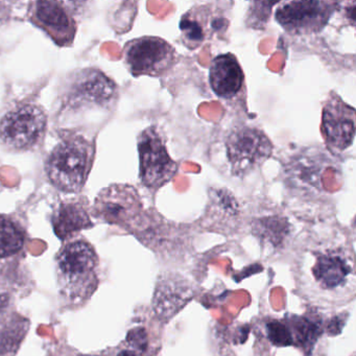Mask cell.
Listing matches in <instances>:
<instances>
[{
  "label": "cell",
  "instance_id": "obj_16",
  "mask_svg": "<svg viewBox=\"0 0 356 356\" xmlns=\"http://www.w3.org/2000/svg\"><path fill=\"white\" fill-rule=\"evenodd\" d=\"M24 234L9 218L0 216V257L17 253L24 245Z\"/></svg>",
  "mask_w": 356,
  "mask_h": 356
},
{
  "label": "cell",
  "instance_id": "obj_6",
  "mask_svg": "<svg viewBox=\"0 0 356 356\" xmlns=\"http://www.w3.org/2000/svg\"><path fill=\"white\" fill-rule=\"evenodd\" d=\"M47 115L38 106L26 104L14 108L0 120V139L14 149L34 147L44 134Z\"/></svg>",
  "mask_w": 356,
  "mask_h": 356
},
{
  "label": "cell",
  "instance_id": "obj_1",
  "mask_svg": "<svg viewBox=\"0 0 356 356\" xmlns=\"http://www.w3.org/2000/svg\"><path fill=\"white\" fill-rule=\"evenodd\" d=\"M92 145L81 136H70L51 152L47 172L54 186L65 193H76L86 183L93 162Z\"/></svg>",
  "mask_w": 356,
  "mask_h": 356
},
{
  "label": "cell",
  "instance_id": "obj_22",
  "mask_svg": "<svg viewBox=\"0 0 356 356\" xmlns=\"http://www.w3.org/2000/svg\"><path fill=\"white\" fill-rule=\"evenodd\" d=\"M128 341L133 348L139 350V351H145L147 347V337L145 329L136 328L133 329L129 332Z\"/></svg>",
  "mask_w": 356,
  "mask_h": 356
},
{
  "label": "cell",
  "instance_id": "obj_10",
  "mask_svg": "<svg viewBox=\"0 0 356 356\" xmlns=\"http://www.w3.org/2000/svg\"><path fill=\"white\" fill-rule=\"evenodd\" d=\"M116 95L118 87L111 79L99 70H86L76 74L68 101L72 105L85 103L106 105L113 101Z\"/></svg>",
  "mask_w": 356,
  "mask_h": 356
},
{
  "label": "cell",
  "instance_id": "obj_4",
  "mask_svg": "<svg viewBox=\"0 0 356 356\" xmlns=\"http://www.w3.org/2000/svg\"><path fill=\"white\" fill-rule=\"evenodd\" d=\"M124 62L134 76H161L177 63L174 47L159 37L145 36L127 43Z\"/></svg>",
  "mask_w": 356,
  "mask_h": 356
},
{
  "label": "cell",
  "instance_id": "obj_11",
  "mask_svg": "<svg viewBox=\"0 0 356 356\" xmlns=\"http://www.w3.org/2000/svg\"><path fill=\"white\" fill-rule=\"evenodd\" d=\"M209 82L213 92L226 101H232L243 92L245 74L233 54H224L212 60Z\"/></svg>",
  "mask_w": 356,
  "mask_h": 356
},
{
  "label": "cell",
  "instance_id": "obj_21",
  "mask_svg": "<svg viewBox=\"0 0 356 356\" xmlns=\"http://www.w3.org/2000/svg\"><path fill=\"white\" fill-rule=\"evenodd\" d=\"M266 335L273 345L277 347H287L293 345V337L287 323L272 321L266 324Z\"/></svg>",
  "mask_w": 356,
  "mask_h": 356
},
{
  "label": "cell",
  "instance_id": "obj_5",
  "mask_svg": "<svg viewBox=\"0 0 356 356\" xmlns=\"http://www.w3.org/2000/svg\"><path fill=\"white\" fill-rule=\"evenodd\" d=\"M337 1H285L275 12L276 22L291 35L320 33L337 11Z\"/></svg>",
  "mask_w": 356,
  "mask_h": 356
},
{
  "label": "cell",
  "instance_id": "obj_15",
  "mask_svg": "<svg viewBox=\"0 0 356 356\" xmlns=\"http://www.w3.org/2000/svg\"><path fill=\"white\" fill-rule=\"evenodd\" d=\"M56 234L66 239L74 233L92 226L88 212L82 203L76 201L61 204L53 216Z\"/></svg>",
  "mask_w": 356,
  "mask_h": 356
},
{
  "label": "cell",
  "instance_id": "obj_24",
  "mask_svg": "<svg viewBox=\"0 0 356 356\" xmlns=\"http://www.w3.org/2000/svg\"><path fill=\"white\" fill-rule=\"evenodd\" d=\"M3 10H5V9H3V5H1V3H0V22H1V19H3Z\"/></svg>",
  "mask_w": 356,
  "mask_h": 356
},
{
  "label": "cell",
  "instance_id": "obj_13",
  "mask_svg": "<svg viewBox=\"0 0 356 356\" xmlns=\"http://www.w3.org/2000/svg\"><path fill=\"white\" fill-rule=\"evenodd\" d=\"M95 266L97 255L95 250L85 241L70 243L59 255L60 270L70 280L87 276L95 270Z\"/></svg>",
  "mask_w": 356,
  "mask_h": 356
},
{
  "label": "cell",
  "instance_id": "obj_19",
  "mask_svg": "<svg viewBox=\"0 0 356 356\" xmlns=\"http://www.w3.org/2000/svg\"><path fill=\"white\" fill-rule=\"evenodd\" d=\"M26 322L12 323L9 326L6 327L1 332H0V352L12 351L16 349L19 345L20 341L26 333Z\"/></svg>",
  "mask_w": 356,
  "mask_h": 356
},
{
  "label": "cell",
  "instance_id": "obj_25",
  "mask_svg": "<svg viewBox=\"0 0 356 356\" xmlns=\"http://www.w3.org/2000/svg\"><path fill=\"white\" fill-rule=\"evenodd\" d=\"M83 356H90V355H83Z\"/></svg>",
  "mask_w": 356,
  "mask_h": 356
},
{
  "label": "cell",
  "instance_id": "obj_20",
  "mask_svg": "<svg viewBox=\"0 0 356 356\" xmlns=\"http://www.w3.org/2000/svg\"><path fill=\"white\" fill-rule=\"evenodd\" d=\"M276 5L275 3L268 1H253L250 5L249 13L247 15V24L250 28L264 29L266 22L270 19L272 8Z\"/></svg>",
  "mask_w": 356,
  "mask_h": 356
},
{
  "label": "cell",
  "instance_id": "obj_2",
  "mask_svg": "<svg viewBox=\"0 0 356 356\" xmlns=\"http://www.w3.org/2000/svg\"><path fill=\"white\" fill-rule=\"evenodd\" d=\"M227 156L233 176L245 177L272 156L274 145L256 127L237 126L226 138Z\"/></svg>",
  "mask_w": 356,
  "mask_h": 356
},
{
  "label": "cell",
  "instance_id": "obj_17",
  "mask_svg": "<svg viewBox=\"0 0 356 356\" xmlns=\"http://www.w3.org/2000/svg\"><path fill=\"white\" fill-rule=\"evenodd\" d=\"M293 345L308 348L314 345L320 334V328L316 323L302 316H293L287 322Z\"/></svg>",
  "mask_w": 356,
  "mask_h": 356
},
{
  "label": "cell",
  "instance_id": "obj_8",
  "mask_svg": "<svg viewBox=\"0 0 356 356\" xmlns=\"http://www.w3.org/2000/svg\"><path fill=\"white\" fill-rule=\"evenodd\" d=\"M321 129L330 151L333 153L345 151L353 143L355 110L332 93L323 108Z\"/></svg>",
  "mask_w": 356,
  "mask_h": 356
},
{
  "label": "cell",
  "instance_id": "obj_9",
  "mask_svg": "<svg viewBox=\"0 0 356 356\" xmlns=\"http://www.w3.org/2000/svg\"><path fill=\"white\" fill-rule=\"evenodd\" d=\"M31 19L61 47H66L76 36V22L67 9L58 1H37L31 9Z\"/></svg>",
  "mask_w": 356,
  "mask_h": 356
},
{
  "label": "cell",
  "instance_id": "obj_23",
  "mask_svg": "<svg viewBox=\"0 0 356 356\" xmlns=\"http://www.w3.org/2000/svg\"><path fill=\"white\" fill-rule=\"evenodd\" d=\"M118 356H136V354L133 351H130V350H124Z\"/></svg>",
  "mask_w": 356,
  "mask_h": 356
},
{
  "label": "cell",
  "instance_id": "obj_3",
  "mask_svg": "<svg viewBox=\"0 0 356 356\" xmlns=\"http://www.w3.org/2000/svg\"><path fill=\"white\" fill-rule=\"evenodd\" d=\"M141 182L152 191H157L172 180L178 164L170 157L165 141L156 127L145 129L138 136Z\"/></svg>",
  "mask_w": 356,
  "mask_h": 356
},
{
  "label": "cell",
  "instance_id": "obj_18",
  "mask_svg": "<svg viewBox=\"0 0 356 356\" xmlns=\"http://www.w3.org/2000/svg\"><path fill=\"white\" fill-rule=\"evenodd\" d=\"M289 222L285 218L270 216L256 220V233L270 241H281L289 233Z\"/></svg>",
  "mask_w": 356,
  "mask_h": 356
},
{
  "label": "cell",
  "instance_id": "obj_7",
  "mask_svg": "<svg viewBox=\"0 0 356 356\" xmlns=\"http://www.w3.org/2000/svg\"><path fill=\"white\" fill-rule=\"evenodd\" d=\"M228 24L222 3L195 6L181 18V41L186 49L195 51L216 35L224 34Z\"/></svg>",
  "mask_w": 356,
  "mask_h": 356
},
{
  "label": "cell",
  "instance_id": "obj_12",
  "mask_svg": "<svg viewBox=\"0 0 356 356\" xmlns=\"http://www.w3.org/2000/svg\"><path fill=\"white\" fill-rule=\"evenodd\" d=\"M95 208L108 222H118L140 210V197L130 185H112L101 191Z\"/></svg>",
  "mask_w": 356,
  "mask_h": 356
},
{
  "label": "cell",
  "instance_id": "obj_14",
  "mask_svg": "<svg viewBox=\"0 0 356 356\" xmlns=\"http://www.w3.org/2000/svg\"><path fill=\"white\" fill-rule=\"evenodd\" d=\"M312 273L314 280L322 289H335L347 281L352 268L343 255L330 252L318 256Z\"/></svg>",
  "mask_w": 356,
  "mask_h": 356
}]
</instances>
